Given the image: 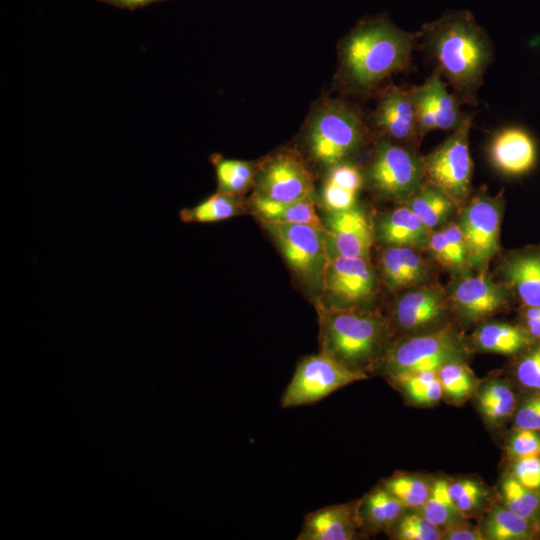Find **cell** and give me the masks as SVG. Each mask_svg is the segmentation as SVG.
<instances>
[{
	"label": "cell",
	"instance_id": "obj_1",
	"mask_svg": "<svg viewBox=\"0 0 540 540\" xmlns=\"http://www.w3.org/2000/svg\"><path fill=\"white\" fill-rule=\"evenodd\" d=\"M424 53L446 79L461 104L476 106L483 77L493 61V45L468 11L445 12L418 33Z\"/></svg>",
	"mask_w": 540,
	"mask_h": 540
},
{
	"label": "cell",
	"instance_id": "obj_2",
	"mask_svg": "<svg viewBox=\"0 0 540 540\" xmlns=\"http://www.w3.org/2000/svg\"><path fill=\"white\" fill-rule=\"evenodd\" d=\"M418 33L399 29L384 19L365 22L344 41L342 64L349 84L367 92L392 74L406 69Z\"/></svg>",
	"mask_w": 540,
	"mask_h": 540
},
{
	"label": "cell",
	"instance_id": "obj_3",
	"mask_svg": "<svg viewBox=\"0 0 540 540\" xmlns=\"http://www.w3.org/2000/svg\"><path fill=\"white\" fill-rule=\"evenodd\" d=\"M320 346L348 368L367 373L376 369L387 337L386 321L358 308H320Z\"/></svg>",
	"mask_w": 540,
	"mask_h": 540
},
{
	"label": "cell",
	"instance_id": "obj_4",
	"mask_svg": "<svg viewBox=\"0 0 540 540\" xmlns=\"http://www.w3.org/2000/svg\"><path fill=\"white\" fill-rule=\"evenodd\" d=\"M365 126L358 111L342 101H329L312 116L307 142L312 156L332 167L354 154L361 146Z\"/></svg>",
	"mask_w": 540,
	"mask_h": 540
},
{
	"label": "cell",
	"instance_id": "obj_5",
	"mask_svg": "<svg viewBox=\"0 0 540 540\" xmlns=\"http://www.w3.org/2000/svg\"><path fill=\"white\" fill-rule=\"evenodd\" d=\"M466 354L463 338L444 327L396 342L384 352L376 369L387 379L409 372L438 371L447 362L463 360Z\"/></svg>",
	"mask_w": 540,
	"mask_h": 540
},
{
	"label": "cell",
	"instance_id": "obj_6",
	"mask_svg": "<svg viewBox=\"0 0 540 540\" xmlns=\"http://www.w3.org/2000/svg\"><path fill=\"white\" fill-rule=\"evenodd\" d=\"M371 187L381 196L407 201L426 182L422 158L409 146L381 138L367 171Z\"/></svg>",
	"mask_w": 540,
	"mask_h": 540
},
{
	"label": "cell",
	"instance_id": "obj_7",
	"mask_svg": "<svg viewBox=\"0 0 540 540\" xmlns=\"http://www.w3.org/2000/svg\"><path fill=\"white\" fill-rule=\"evenodd\" d=\"M473 114L453 130L441 144L422 158L425 181L438 187L454 202L461 203L469 195L472 159L469 152V131Z\"/></svg>",
	"mask_w": 540,
	"mask_h": 540
},
{
	"label": "cell",
	"instance_id": "obj_8",
	"mask_svg": "<svg viewBox=\"0 0 540 540\" xmlns=\"http://www.w3.org/2000/svg\"><path fill=\"white\" fill-rule=\"evenodd\" d=\"M367 378V373L348 368L320 351L300 360L282 394L281 406L292 408L311 405L338 389Z\"/></svg>",
	"mask_w": 540,
	"mask_h": 540
},
{
	"label": "cell",
	"instance_id": "obj_9",
	"mask_svg": "<svg viewBox=\"0 0 540 540\" xmlns=\"http://www.w3.org/2000/svg\"><path fill=\"white\" fill-rule=\"evenodd\" d=\"M286 262L308 283L319 282L329 259L327 231L305 224L264 222Z\"/></svg>",
	"mask_w": 540,
	"mask_h": 540
},
{
	"label": "cell",
	"instance_id": "obj_10",
	"mask_svg": "<svg viewBox=\"0 0 540 540\" xmlns=\"http://www.w3.org/2000/svg\"><path fill=\"white\" fill-rule=\"evenodd\" d=\"M502 205L501 197L481 193L460 214L458 224L467 244L469 265L480 272H485L499 248Z\"/></svg>",
	"mask_w": 540,
	"mask_h": 540
},
{
	"label": "cell",
	"instance_id": "obj_11",
	"mask_svg": "<svg viewBox=\"0 0 540 540\" xmlns=\"http://www.w3.org/2000/svg\"><path fill=\"white\" fill-rule=\"evenodd\" d=\"M323 281L326 291L336 302L331 307L356 308L374 293L375 278L368 258L330 257Z\"/></svg>",
	"mask_w": 540,
	"mask_h": 540
},
{
	"label": "cell",
	"instance_id": "obj_12",
	"mask_svg": "<svg viewBox=\"0 0 540 540\" xmlns=\"http://www.w3.org/2000/svg\"><path fill=\"white\" fill-rule=\"evenodd\" d=\"M256 195L277 202H294L312 198L313 179L300 159L279 154L262 168L257 179Z\"/></svg>",
	"mask_w": 540,
	"mask_h": 540
},
{
	"label": "cell",
	"instance_id": "obj_13",
	"mask_svg": "<svg viewBox=\"0 0 540 540\" xmlns=\"http://www.w3.org/2000/svg\"><path fill=\"white\" fill-rule=\"evenodd\" d=\"M412 94L421 138L434 129L455 130L469 114L460 110V101L436 72L420 86H412Z\"/></svg>",
	"mask_w": 540,
	"mask_h": 540
},
{
	"label": "cell",
	"instance_id": "obj_14",
	"mask_svg": "<svg viewBox=\"0 0 540 540\" xmlns=\"http://www.w3.org/2000/svg\"><path fill=\"white\" fill-rule=\"evenodd\" d=\"M374 122L383 137L412 147L422 138L418 130L412 86H390L381 96Z\"/></svg>",
	"mask_w": 540,
	"mask_h": 540
},
{
	"label": "cell",
	"instance_id": "obj_15",
	"mask_svg": "<svg viewBox=\"0 0 540 540\" xmlns=\"http://www.w3.org/2000/svg\"><path fill=\"white\" fill-rule=\"evenodd\" d=\"M450 300L459 315L468 322H475L497 313L508 302V292L494 283L485 272L463 277L451 286Z\"/></svg>",
	"mask_w": 540,
	"mask_h": 540
},
{
	"label": "cell",
	"instance_id": "obj_16",
	"mask_svg": "<svg viewBox=\"0 0 540 540\" xmlns=\"http://www.w3.org/2000/svg\"><path fill=\"white\" fill-rule=\"evenodd\" d=\"M328 257L368 258L373 242L371 224L365 213L353 207L331 212L327 220Z\"/></svg>",
	"mask_w": 540,
	"mask_h": 540
},
{
	"label": "cell",
	"instance_id": "obj_17",
	"mask_svg": "<svg viewBox=\"0 0 540 540\" xmlns=\"http://www.w3.org/2000/svg\"><path fill=\"white\" fill-rule=\"evenodd\" d=\"M492 165L508 176H521L536 165L538 150L533 136L519 126H508L497 131L488 146Z\"/></svg>",
	"mask_w": 540,
	"mask_h": 540
},
{
	"label": "cell",
	"instance_id": "obj_18",
	"mask_svg": "<svg viewBox=\"0 0 540 540\" xmlns=\"http://www.w3.org/2000/svg\"><path fill=\"white\" fill-rule=\"evenodd\" d=\"M360 500L322 507L308 513L297 540H352L362 531Z\"/></svg>",
	"mask_w": 540,
	"mask_h": 540
},
{
	"label": "cell",
	"instance_id": "obj_19",
	"mask_svg": "<svg viewBox=\"0 0 540 540\" xmlns=\"http://www.w3.org/2000/svg\"><path fill=\"white\" fill-rule=\"evenodd\" d=\"M447 301L438 287L424 286L407 291L394 305L393 318L404 331H417L436 323L445 313Z\"/></svg>",
	"mask_w": 540,
	"mask_h": 540
},
{
	"label": "cell",
	"instance_id": "obj_20",
	"mask_svg": "<svg viewBox=\"0 0 540 540\" xmlns=\"http://www.w3.org/2000/svg\"><path fill=\"white\" fill-rule=\"evenodd\" d=\"M501 272L523 306H540V245L510 253Z\"/></svg>",
	"mask_w": 540,
	"mask_h": 540
},
{
	"label": "cell",
	"instance_id": "obj_21",
	"mask_svg": "<svg viewBox=\"0 0 540 540\" xmlns=\"http://www.w3.org/2000/svg\"><path fill=\"white\" fill-rule=\"evenodd\" d=\"M380 268L387 287L400 290L417 285L427 277V267L410 246H389L380 255Z\"/></svg>",
	"mask_w": 540,
	"mask_h": 540
},
{
	"label": "cell",
	"instance_id": "obj_22",
	"mask_svg": "<svg viewBox=\"0 0 540 540\" xmlns=\"http://www.w3.org/2000/svg\"><path fill=\"white\" fill-rule=\"evenodd\" d=\"M430 230L409 206L395 208L378 223V236L388 246L427 245Z\"/></svg>",
	"mask_w": 540,
	"mask_h": 540
},
{
	"label": "cell",
	"instance_id": "obj_23",
	"mask_svg": "<svg viewBox=\"0 0 540 540\" xmlns=\"http://www.w3.org/2000/svg\"><path fill=\"white\" fill-rule=\"evenodd\" d=\"M362 185L363 176L356 166L342 162L330 167L322 189L325 208L331 213L355 207Z\"/></svg>",
	"mask_w": 540,
	"mask_h": 540
},
{
	"label": "cell",
	"instance_id": "obj_24",
	"mask_svg": "<svg viewBox=\"0 0 540 540\" xmlns=\"http://www.w3.org/2000/svg\"><path fill=\"white\" fill-rule=\"evenodd\" d=\"M407 508L381 485L359 503L362 532H389Z\"/></svg>",
	"mask_w": 540,
	"mask_h": 540
},
{
	"label": "cell",
	"instance_id": "obj_25",
	"mask_svg": "<svg viewBox=\"0 0 540 540\" xmlns=\"http://www.w3.org/2000/svg\"><path fill=\"white\" fill-rule=\"evenodd\" d=\"M475 347L484 352L517 355L535 343L520 325L488 322L478 327L472 336Z\"/></svg>",
	"mask_w": 540,
	"mask_h": 540
},
{
	"label": "cell",
	"instance_id": "obj_26",
	"mask_svg": "<svg viewBox=\"0 0 540 540\" xmlns=\"http://www.w3.org/2000/svg\"><path fill=\"white\" fill-rule=\"evenodd\" d=\"M253 207L263 222L305 224L327 231L326 225L315 211L312 198L294 202H277L255 194Z\"/></svg>",
	"mask_w": 540,
	"mask_h": 540
},
{
	"label": "cell",
	"instance_id": "obj_27",
	"mask_svg": "<svg viewBox=\"0 0 540 540\" xmlns=\"http://www.w3.org/2000/svg\"><path fill=\"white\" fill-rule=\"evenodd\" d=\"M475 396L481 416L493 426L504 424L517 408L515 392L503 379H492L478 386Z\"/></svg>",
	"mask_w": 540,
	"mask_h": 540
},
{
	"label": "cell",
	"instance_id": "obj_28",
	"mask_svg": "<svg viewBox=\"0 0 540 540\" xmlns=\"http://www.w3.org/2000/svg\"><path fill=\"white\" fill-rule=\"evenodd\" d=\"M481 531L486 540H537L540 529L505 506L495 505L484 519Z\"/></svg>",
	"mask_w": 540,
	"mask_h": 540
},
{
	"label": "cell",
	"instance_id": "obj_29",
	"mask_svg": "<svg viewBox=\"0 0 540 540\" xmlns=\"http://www.w3.org/2000/svg\"><path fill=\"white\" fill-rule=\"evenodd\" d=\"M427 246L443 267L463 273L469 265L468 248L458 223L429 234Z\"/></svg>",
	"mask_w": 540,
	"mask_h": 540
},
{
	"label": "cell",
	"instance_id": "obj_30",
	"mask_svg": "<svg viewBox=\"0 0 540 540\" xmlns=\"http://www.w3.org/2000/svg\"><path fill=\"white\" fill-rule=\"evenodd\" d=\"M388 381L415 406L431 407L443 398L437 371L404 373L388 378Z\"/></svg>",
	"mask_w": 540,
	"mask_h": 540
},
{
	"label": "cell",
	"instance_id": "obj_31",
	"mask_svg": "<svg viewBox=\"0 0 540 540\" xmlns=\"http://www.w3.org/2000/svg\"><path fill=\"white\" fill-rule=\"evenodd\" d=\"M406 202L429 230L441 225L455 205L446 193L428 182Z\"/></svg>",
	"mask_w": 540,
	"mask_h": 540
},
{
	"label": "cell",
	"instance_id": "obj_32",
	"mask_svg": "<svg viewBox=\"0 0 540 540\" xmlns=\"http://www.w3.org/2000/svg\"><path fill=\"white\" fill-rule=\"evenodd\" d=\"M501 504L540 529V490L529 489L506 473L499 484Z\"/></svg>",
	"mask_w": 540,
	"mask_h": 540
},
{
	"label": "cell",
	"instance_id": "obj_33",
	"mask_svg": "<svg viewBox=\"0 0 540 540\" xmlns=\"http://www.w3.org/2000/svg\"><path fill=\"white\" fill-rule=\"evenodd\" d=\"M242 205L236 195L217 192L200 203L179 212L184 223H216L241 213Z\"/></svg>",
	"mask_w": 540,
	"mask_h": 540
},
{
	"label": "cell",
	"instance_id": "obj_34",
	"mask_svg": "<svg viewBox=\"0 0 540 540\" xmlns=\"http://www.w3.org/2000/svg\"><path fill=\"white\" fill-rule=\"evenodd\" d=\"M437 373L443 398L451 404H463L475 394L478 388V382L472 370L463 360L447 362L439 368Z\"/></svg>",
	"mask_w": 540,
	"mask_h": 540
},
{
	"label": "cell",
	"instance_id": "obj_35",
	"mask_svg": "<svg viewBox=\"0 0 540 540\" xmlns=\"http://www.w3.org/2000/svg\"><path fill=\"white\" fill-rule=\"evenodd\" d=\"M448 483L449 481L443 478L434 480L431 483L430 493L425 504L417 510L441 529L465 521V517L457 510L451 500Z\"/></svg>",
	"mask_w": 540,
	"mask_h": 540
},
{
	"label": "cell",
	"instance_id": "obj_36",
	"mask_svg": "<svg viewBox=\"0 0 540 540\" xmlns=\"http://www.w3.org/2000/svg\"><path fill=\"white\" fill-rule=\"evenodd\" d=\"M381 486L407 509L418 510L429 496L431 483L418 475L397 473L383 480Z\"/></svg>",
	"mask_w": 540,
	"mask_h": 540
},
{
	"label": "cell",
	"instance_id": "obj_37",
	"mask_svg": "<svg viewBox=\"0 0 540 540\" xmlns=\"http://www.w3.org/2000/svg\"><path fill=\"white\" fill-rule=\"evenodd\" d=\"M213 162L219 192L237 195L251 185L254 176L251 163L222 157H215Z\"/></svg>",
	"mask_w": 540,
	"mask_h": 540
},
{
	"label": "cell",
	"instance_id": "obj_38",
	"mask_svg": "<svg viewBox=\"0 0 540 540\" xmlns=\"http://www.w3.org/2000/svg\"><path fill=\"white\" fill-rule=\"evenodd\" d=\"M451 500L465 517H471L488 498V490L477 480L459 479L448 483Z\"/></svg>",
	"mask_w": 540,
	"mask_h": 540
},
{
	"label": "cell",
	"instance_id": "obj_39",
	"mask_svg": "<svg viewBox=\"0 0 540 540\" xmlns=\"http://www.w3.org/2000/svg\"><path fill=\"white\" fill-rule=\"evenodd\" d=\"M390 536L398 540H441L443 531L420 512L404 513L390 529Z\"/></svg>",
	"mask_w": 540,
	"mask_h": 540
},
{
	"label": "cell",
	"instance_id": "obj_40",
	"mask_svg": "<svg viewBox=\"0 0 540 540\" xmlns=\"http://www.w3.org/2000/svg\"><path fill=\"white\" fill-rule=\"evenodd\" d=\"M514 365L518 384L532 392H540V342L520 352Z\"/></svg>",
	"mask_w": 540,
	"mask_h": 540
},
{
	"label": "cell",
	"instance_id": "obj_41",
	"mask_svg": "<svg viewBox=\"0 0 540 540\" xmlns=\"http://www.w3.org/2000/svg\"><path fill=\"white\" fill-rule=\"evenodd\" d=\"M506 452L510 460L540 456V432L514 429L507 441Z\"/></svg>",
	"mask_w": 540,
	"mask_h": 540
},
{
	"label": "cell",
	"instance_id": "obj_42",
	"mask_svg": "<svg viewBox=\"0 0 540 540\" xmlns=\"http://www.w3.org/2000/svg\"><path fill=\"white\" fill-rule=\"evenodd\" d=\"M514 429H527L540 432V392L526 396L513 415Z\"/></svg>",
	"mask_w": 540,
	"mask_h": 540
},
{
	"label": "cell",
	"instance_id": "obj_43",
	"mask_svg": "<svg viewBox=\"0 0 540 540\" xmlns=\"http://www.w3.org/2000/svg\"><path fill=\"white\" fill-rule=\"evenodd\" d=\"M509 474L523 486L540 490V456L511 460Z\"/></svg>",
	"mask_w": 540,
	"mask_h": 540
},
{
	"label": "cell",
	"instance_id": "obj_44",
	"mask_svg": "<svg viewBox=\"0 0 540 540\" xmlns=\"http://www.w3.org/2000/svg\"><path fill=\"white\" fill-rule=\"evenodd\" d=\"M520 326L534 342H540V306H523L520 311Z\"/></svg>",
	"mask_w": 540,
	"mask_h": 540
},
{
	"label": "cell",
	"instance_id": "obj_45",
	"mask_svg": "<svg viewBox=\"0 0 540 540\" xmlns=\"http://www.w3.org/2000/svg\"><path fill=\"white\" fill-rule=\"evenodd\" d=\"M443 538L447 540H485L481 528H476L465 523L459 522L452 526L442 529Z\"/></svg>",
	"mask_w": 540,
	"mask_h": 540
},
{
	"label": "cell",
	"instance_id": "obj_46",
	"mask_svg": "<svg viewBox=\"0 0 540 540\" xmlns=\"http://www.w3.org/2000/svg\"><path fill=\"white\" fill-rule=\"evenodd\" d=\"M104 1L122 5V6L136 7V6H141L144 4L151 3L156 0H104Z\"/></svg>",
	"mask_w": 540,
	"mask_h": 540
}]
</instances>
